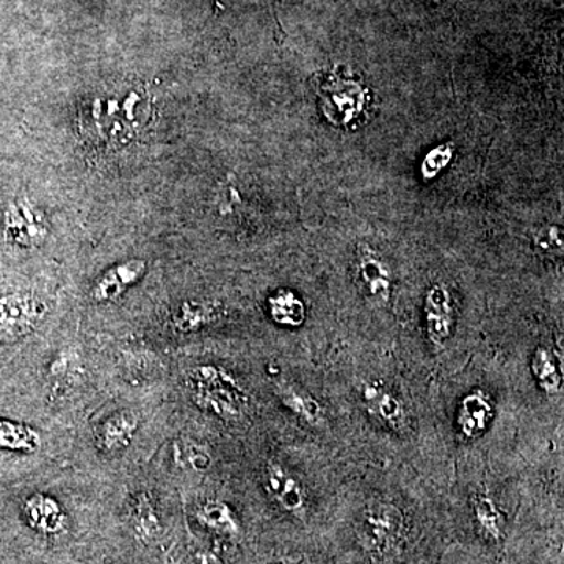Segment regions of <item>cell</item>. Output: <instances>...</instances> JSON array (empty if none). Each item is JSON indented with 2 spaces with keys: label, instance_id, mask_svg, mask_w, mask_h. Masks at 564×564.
Masks as SVG:
<instances>
[{
  "label": "cell",
  "instance_id": "cell-6",
  "mask_svg": "<svg viewBox=\"0 0 564 564\" xmlns=\"http://www.w3.org/2000/svg\"><path fill=\"white\" fill-rule=\"evenodd\" d=\"M425 332L434 347H444L455 328L454 304L447 285L434 284L426 291Z\"/></svg>",
  "mask_w": 564,
  "mask_h": 564
},
{
  "label": "cell",
  "instance_id": "cell-7",
  "mask_svg": "<svg viewBox=\"0 0 564 564\" xmlns=\"http://www.w3.org/2000/svg\"><path fill=\"white\" fill-rule=\"evenodd\" d=\"M46 232L47 223L32 204H11L6 215V236L10 242L24 248L39 247L43 243Z\"/></svg>",
  "mask_w": 564,
  "mask_h": 564
},
{
  "label": "cell",
  "instance_id": "cell-1",
  "mask_svg": "<svg viewBox=\"0 0 564 564\" xmlns=\"http://www.w3.org/2000/svg\"><path fill=\"white\" fill-rule=\"evenodd\" d=\"M148 98L139 88H124L107 98L96 99L88 111V131L106 141H126L148 120Z\"/></svg>",
  "mask_w": 564,
  "mask_h": 564
},
{
  "label": "cell",
  "instance_id": "cell-25",
  "mask_svg": "<svg viewBox=\"0 0 564 564\" xmlns=\"http://www.w3.org/2000/svg\"><path fill=\"white\" fill-rule=\"evenodd\" d=\"M434 2H440V0H434Z\"/></svg>",
  "mask_w": 564,
  "mask_h": 564
},
{
  "label": "cell",
  "instance_id": "cell-16",
  "mask_svg": "<svg viewBox=\"0 0 564 564\" xmlns=\"http://www.w3.org/2000/svg\"><path fill=\"white\" fill-rule=\"evenodd\" d=\"M534 381L547 395H558L563 388L562 364L551 348L538 347L530 362Z\"/></svg>",
  "mask_w": 564,
  "mask_h": 564
},
{
  "label": "cell",
  "instance_id": "cell-14",
  "mask_svg": "<svg viewBox=\"0 0 564 564\" xmlns=\"http://www.w3.org/2000/svg\"><path fill=\"white\" fill-rule=\"evenodd\" d=\"M25 518L36 532L57 534L66 527V513L57 499L47 494H33L24 507Z\"/></svg>",
  "mask_w": 564,
  "mask_h": 564
},
{
  "label": "cell",
  "instance_id": "cell-20",
  "mask_svg": "<svg viewBox=\"0 0 564 564\" xmlns=\"http://www.w3.org/2000/svg\"><path fill=\"white\" fill-rule=\"evenodd\" d=\"M132 525L143 541L154 540L161 533V519H159L154 502L147 494H141L133 502Z\"/></svg>",
  "mask_w": 564,
  "mask_h": 564
},
{
  "label": "cell",
  "instance_id": "cell-9",
  "mask_svg": "<svg viewBox=\"0 0 564 564\" xmlns=\"http://www.w3.org/2000/svg\"><path fill=\"white\" fill-rule=\"evenodd\" d=\"M494 413L496 410H494L491 397L484 389H474L467 392L458 404L456 429L464 440H478L488 432Z\"/></svg>",
  "mask_w": 564,
  "mask_h": 564
},
{
  "label": "cell",
  "instance_id": "cell-17",
  "mask_svg": "<svg viewBox=\"0 0 564 564\" xmlns=\"http://www.w3.org/2000/svg\"><path fill=\"white\" fill-rule=\"evenodd\" d=\"M270 317L285 328H299L306 321V306L291 291L274 292L269 299Z\"/></svg>",
  "mask_w": 564,
  "mask_h": 564
},
{
  "label": "cell",
  "instance_id": "cell-15",
  "mask_svg": "<svg viewBox=\"0 0 564 564\" xmlns=\"http://www.w3.org/2000/svg\"><path fill=\"white\" fill-rule=\"evenodd\" d=\"M274 388H276L274 391H276L278 399L296 417L313 426L322 425L323 419H325L322 404L310 392L299 386L284 383V381H280Z\"/></svg>",
  "mask_w": 564,
  "mask_h": 564
},
{
  "label": "cell",
  "instance_id": "cell-2",
  "mask_svg": "<svg viewBox=\"0 0 564 564\" xmlns=\"http://www.w3.org/2000/svg\"><path fill=\"white\" fill-rule=\"evenodd\" d=\"M192 399L199 410L234 421L243 414L248 395L237 378L218 366H199L191 373Z\"/></svg>",
  "mask_w": 564,
  "mask_h": 564
},
{
  "label": "cell",
  "instance_id": "cell-24",
  "mask_svg": "<svg viewBox=\"0 0 564 564\" xmlns=\"http://www.w3.org/2000/svg\"><path fill=\"white\" fill-rule=\"evenodd\" d=\"M536 251L545 256L563 254V229L556 225H545L533 239Z\"/></svg>",
  "mask_w": 564,
  "mask_h": 564
},
{
  "label": "cell",
  "instance_id": "cell-3",
  "mask_svg": "<svg viewBox=\"0 0 564 564\" xmlns=\"http://www.w3.org/2000/svg\"><path fill=\"white\" fill-rule=\"evenodd\" d=\"M317 96L326 120L344 128L359 120L369 102V91L358 80L337 74L322 80Z\"/></svg>",
  "mask_w": 564,
  "mask_h": 564
},
{
  "label": "cell",
  "instance_id": "cell-21",
  "mask_svg": "<svg viewBox=\"0 0 564 564\" xmlns=\"http://www.w3.org/2000/svg\"><path fill=\"white\" fill-rule=\"evenodd\" d=\"M217 310L207 304L185 303L173 317L174 329L180 333H196L217 318Z\"/></svg>",
  "mask_w": 564,
  "mask_h": 564
},
{
  "label": "cell",
  "instance_id": "cell-11",
  "mask_svg": "<svg viewBox=\"0 0 564 564\" xmlns=\"http://www.w3.org/2000/svg\"><path fill=\"white\" fill-rule=\"evenodd\" d=\"M139 426V414L129 410L118 411L96 430V445L104 454H118L132 444Z\"/></svg>",
  "mask_w": 564,
  "mask_h": 564
},
{
  "label": "cell",
  "instance_id": "cell-13",
  "mask_svg": "<svg viewBox=\"0 0 564 564\" xmlns=\"http://www.w3.org/2000/svg\"><path fill=\"white\" fill-rule=\"evenodd\" d=\"M362 403L367 413L384 425L397 429L403 422L402 400L381 381H370L362 386Z\"/></svg>",
  "mask_w": 564,
  "mask_h": 564
},
{
  "label": "cell",
  "instance_id": "cell-22",
  "mask_svg": "<svg viewBox=\"0 0 564 564\" xmlns=\"http://www.w3.org/2000/svg\"><path fill=\"white\" fill-rule=\"evenodd\" d=\"M41 436L32 426L21 423L0 422V445L2 447L33 454L40 447Z\"/></svg>",
  "mask_w": 564,
  "mask_h": 564
},
{
  "label": "cell",
  "instance_id": "cell-8",
  "mask_svg": "<svg viewBox=\"0 0 564 564\" xmlns=\"http://www.w3.org/2000/svg\"><path fill=\"white\" fill-rule=\"evenodd\" d=\"M43 315V303L31 295L3 296L0 299V334L24 336L35 328Z\"/></svg>",
  "mask_w": 564,
  "mask_h": 564
},
{
  "label": "cell",
  "instance_id": "cell-23",
  "mask_svg": "<svg viewBox=\"0 0 564 564\" xmlns=\"http://www.w3.org/2000/svg\"><path fill=\"white\" fill-rule=\"evenodd\" d=\"M454 144L444 143L430 151L429 154L425 155V159H423L421 166L423 180H433V177H436L437 174L443 172L445 166L451 163L452 158H454Z\"/></svg>",
  "mask_w": 564,
  "mask_h": 564
},
{
  "label": "cell",
  "instance_id": "cell-18",
  "mask_svg": "<svg viewBox=\"0 0 564 564\" xmlns=\"http://www.w3.org/2000/svg\"><path fill=\"white\" fill-rule=\"evenodd\" d=\"M196 519L206 529L218 534H225V536H236L240 530L239 521H237L231 507L221 502V500H207L196 511Z\"/></svg>",
  "mask_w": 564,
  "mask_h": 564
},
{
  "label": "cell",
  "instance_id": "cell-12",
  "mask_svg": "<svg viewBox=\"0 0 564 564\" xmlns=\"http://www.w3.org/2000/svg\"><path fill=\"white\" fill-rule=\"evenodd\" d=\"M147 273V262L131 259L111 267L96 281L91 296L95 302L109 303L128 291L131 285L139 282Z\"/></svg>",
  "mask_w": 564,
  "mask_h": 564
},
{
  "label": "cell",
  "instance_id": "cell-5",
  "mask_svg": "<svg viewBox=\"0 0 564 564\" xmlns=\"http://www.w3.org/2000/svg\"><path fill=\"white\" fill-rule=\"evenodd\" d=\"M355 282L367 302L384 306L391 300L393 272L380 252L361 247L356 252Z\"/></svg>",
  "mask_w": 564,
  "mask_h": 564
},
{
  "label": "cell",
  "instance_id": "cell-10",
  "mask_svg": "<svg viewBox=\"0 0 564 564\" xmlns=\"http://www.w3.org/2000/svg\"><path fill=\"white\" fill-rule=\"evenodd\" d=\"M263 486L274 502L289 513H300L306 505L303 485L281 463H267L263 469Z\"/></svg>",
  "mask_w": 564,
  "mask_h": 564
},
{
  "label": "cell",
  "instance_id": "cell-4",
  "mask_svg": "<svg viewBox=\"0 0 564 564\" xmlns=\"http://www.w3.org/2000/svg\"><path fill=\"white\" fill-rule=\"evenodd\" d=\"M404 518L402 510L388 500H373L364 510L361 538L373 552H388L402 536Z\"/></svg>",
  "mask_w": 564,
  "mask_h": 564
},
{
  "label": "cell",
  "instance_id": "cell-19",
  "mask_svg": "<svg viewBox=\"0 0 564 564\" xmlns=\"http://www.w3.org/2000/svg\"><path fill=\"white\" fill-rule=\"evenodd\" d=\"M475 522L481 530L485 538L492 541H499L502 538L503 518L488 494H477L473 500Z\"/></svg>",
  "mask_w": 564,
  "mask_h": 564
}]
</instances>
